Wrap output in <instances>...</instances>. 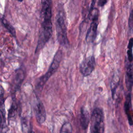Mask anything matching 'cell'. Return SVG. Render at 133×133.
Here are the masks:
<instances>
[{
	"mask_svg": "<svg viewBox=\"0 0 133 133\" xmlns=\"http://www.w3.org/2000/svg\"><path fill=\"white\" fill-rule=\"evenodd\" d=\"M62 57V52L61 50H58L54 57L52 63H51L48 71L45 74H44L40 78L39 81L37 84V86L36 87L38 90H41L42 89L43 86L45 85L49 77H50L51 75L57 71L60 65Z\"/></svg>",
	"mask_w": 133,
	"mask_h": 133,
	"instance_id": "cell-3",
	"label": "cell"
},
{
	"mask_svg": "<svg viewBox=\"0 0 133 133\" xmlns=\"http://www.w3.org/2000/svg\"><path fill=\"white\" fill-rule=\"evenodd\" d=\"M96 66V61L94 56L85 58L80 65V71L84 76L89 75Z\"/></svg>",
	"mask_w": 133,
	"mask_h": 133,
	"instance_id": "cell-5",
	"label": "cell"
},
{
	"mask_svg": "<svg viewBox=\"0 0 133 133\" xmlns=\"http://www.w3.org/2000/svg\"><path fill=\"white\" fill-rule=\"evenodd\" d=\"M24 75L23 72L21 70H18L17 71L15 78V87H18L21 84L22 81L23 80Z\"/></svg>",
	"mask_w": 133,
	"mask_h": 133,
	"instance_id": "cell-12",
	"label": "cell"
},
{
	"mask_svg": "<svg viewBox=\"0 0 133 133\" xmlns=\"http://www.w3.org/2000/svg\"><path fill=\"white\" fill-rule=\"evenodd\" d=\"M107 1L108 0H98V5L100 7H103L107 4Z\"/></svg>",
	"mask_w": 133,
	"mask_h": 133,
	"instance_id": "cell-19",
	"label": "cell"
},
{
	"mask_svg": "<svg viewBox=\"0 0 133 133\" xmlns=\"http://www.w3.org/2000/svg\"><path fill=\"white\" fill-rule=\"evenodd\" d=\"M56 28L57 39L59 44L63 46H68L69 40L67 35V28L64 13L61 10L59 11L56 17Z\"/></svg>",
	"mask_w": 133,
	"mask_h": 133,
	"instance_id": "cell-1",
	"label": "cell"
},
{
	"mask_svg": "<svg viewBox=\"0 0 133 133\" xmlns=\"http://www.w3.org/2000/svg\"><path fill=\"white\" fill-rule=\"evenodd\" d=\"M89 17H91V22L88 30L86 40L88 43L93 42L96 38L97 28L99 20V11L97 8H94L89 14Z\"/></svg>",
	"mask_w": 133,
	"mask_h": 133,
	"instance_id": "cell-4",
	"label": "cell"
},
{
	"mask_svg": "<svg viewBox=\"0 0 133 133\" xmlns=\"http://www.w3.org/2000/svg\"><path fill=\"white\" fill-rule=\"evenodd\" d=\"M2 23L4 26L9 32V33L14 37L16 36V31L14 28L4 18L2 19Z\"/></svg>",
	"mask_w": 133,
	"mask_h": 133,
	"instance_id": "cell-13",
	"label": "cell"
},
{
	"mask_svg": "<svg viewBox=\"0 0 133 133\" xmlns=\"http://www.w3.org/2000/svg\"><path fill=\"white\" fill-rule=\"evenodd\" d=\"M60 132H72V127L70 123L66 122L62 126Z\"/></svg>",
	"mask_w": 133,
	"mask_h": 133,
	"instance_id": "cell-15",
	"label": "cell"
},
{
	"mask_svg": "<svg viewBox=\"0 0 133 133\" xmlns=\"http://www.w3.org/2000/svg\"><path fill=\"white\" fill-rule=\"evenodd\" d=\"M4 94V89L3 88V87L1 85H0V97L3 96Z\"/></svg>",
	"mask_w": 133,
	"mask_h": 133,
	"instance_id": "cell-21",
	"label": "cell"
},
{
	"mask_svg": "<svg viewBox=\"0 0 133 133\" xmlns=\"http://www.w3.org/2000/svg\"><path fill=\"white\" fill-rule=\"evenodd\" d=\"M0 113L2 115L3 118L5 119V110L4 105V100L3 96L0 97Z\"/></svg>",
	"mask_w": 133,
	"mask_h": 133,
	"instance_id": "cell-16",
	"label": "cell"
},
{
	"mask_svg": "<svg viewBox=\"0 0 133 133\" xmlns=\"http://www.w3.org/2000/svg\"><path fill=\"white\" fill-rule=\"evenodd\" d=\"M90 132L93 133H102L104 131V114L101 109L95 108L90 118Z\"/></svg>",
	"mask_w": 133,
	"mask_h": 133,
	"instance_id": "cell-2",
	"label": "cell"
},
{
	"mask_svg": "<svg viewBox=\"0 0 133 133\" xmlns=\"http://www.w3.org/2000/svg\"><path fill=\"white\" fill-rule=\"evenodd\" d=\"M96 0H92L91 3V5H90V7L89 13V14H90L91 12V11L93 10V9L94 8V6H95V4L96 3Z\"/></svg>",
	"mask_w": 133,
	"mask_h": 133,
	"instance_id": "cell-20",
	"label": "cell"
},
{
	"mask_svg": "<svg viewBox=\"0 0 133 133\" xmlns=\"http://www.w3.org/2000/svg\"><path fill=\"white\" fill-rule=\"evenodd\" d=\"M42 21L51 20L52 0H41Z\"/></svg>",
	"mask_w": 133,
	"mask_h": 133,
	"instance_id": "cell-6",
	"label": "cell"
},
{
	"mask_svg": "<svg viewBox=\"0 0 133 133\" xmlns=\"http://www.w3.org/2000/svg\"><path fill=\"white\" fill-rule=\"evenodd\" d=\"M21 127L23 132H30V125L29 121L25 118H22L21 120Z\"/></svg>",
	"mask_w": 133,
	"mask_h": 133,
	"instance_id": "cell-14",
	"label": "cell"
},
{
	"mask_svg": "<svg viewBox=\"0 0 133 133\" xmlns=\"http://www.w3.org/2000/svg\"><path fill=\"white\" fill-rule=\"evenodd\" d=\"M124 109L129 125L130 126L133 125V111L132 109L131 96L130 92H129L126 97V100L124 104Z\"/></svg>",
	"mask_w": 133,
	"mask_h": 133,
	"instance_id": "cell-9",
	"label": "cell"
},
{
	"mask_svg": "<svg viewBox=\"0 0 133 133\" xmlns=\"http://www.w3.org/2000/svg\"><path fill=\"white\" fill-rule=\"evenodd\" d=\"M125 83L127 90L130 92L133 85V62H126Z\"/></svg>",
	"mask_w": 133,
	"mask_h": 133,
	"instance_id": "cell-7",
	"label": "cell"
},
{
	"mask_svg": "<svg viewBox=\"0 0 133 133\" xmlns=\"http://www.w3.org/2000/svg\"><path fill=\"white\" fill-rule=\"evenodd\" d=\"M0 56H1V52H0Z\"/></svg>",
	"mask_w": 133,
	"mask_h": 133,
	"instance_id": "cell-24",
	"label": "cell"
},
{
	"mask_svg": "<svg viewBox=\"0 0 133 133\" xmlns=\"http://www.w3.org/2000/svg\"><path fill=\"white\" fill-rule=\"evenodd\" d=\"M1 127H2V118L0 114V131H1Z\"/></svg>",
	"mask_w": 133,
	"mask_h": 133,
	"instance_id": "cell-22",
	"label": "cell"
},
{
	"mask_svg": "<svg viewBox=\"0 0 133 133\" xmlns=\"http://www.w3.org/2000/svg\"><path fill=\"white\" fill-rule=\"evenodd\" d=\"M128 26L129 30L131 33L133 32V11H131L128 19Z\"/></svg>",
	"mask_w": 133,
	"mask_h": 133,
	"instance_id": "cell-17",
	"label": "cell"
},
{
	"mask_svg": "<svg viewBox=\"0 0 133 133\" xmlns=\"http://www.w3.org/2000/svg\"><path fill=\"white\" fill-rule=\"evenodd\" d=\"M132 11H133V9H132Z\"/></svg>",
	"mask_w": 133,
	"mask_h": 133,
	"instance_id": "cell-25",
	"label": "cell"
},
{
	"mask_svg": "<svg viewBox=\"0 0 133 133\" xmlns=\"http://www.w3.org/2000/svg\"><path fill=\"white\" fill-rule=\"evenodd\" d=\"M81 125L83 129H86L90 122V116L88 111L85 108H82L81 110Z\"/></svg>",
	"mask_w": 133,
	"mask_h": 133,
	"instance_id": "cell-10",
	"label": "cell"
},
{
	"mask_svg": "<svg viewBox=\"0 0 133 133\" xmlns=\"http://www.w3.org/2000/svg\"><path fill=\"white\" fill-rule=\"evenodd\" d=\"M34 109L37 121L39 124H42L45 122L46 117V110L43 103L40 101H38L35 104Z\"/></svg>",
	"mask_w": 133,
	"mask_h": 133,
	"instance_id": "cell-8",
	"label": "cell"
},
{
	"mask_svg": "<svg viewBox=\"0 0 133 133\" xmlns=\"http://www.w3.org/2000/svg\"><path fill=\"white\" fill-rule=\"evenodd\" d=\"M16 114V107L12 105L9 112V117H12Z\"/></svg>",
	"mask_w": 133,
	"mask_h": 133,
	"instance_id": "cell-18",
	"label": "cell"
},
{
	"mask_svg": "<svg viewBox=\"0 0 133 133\" xmlns=\"http://www.w3.org/2000/svg\"><path fill=\"white\" fill-rule=\"evenodd\" d=\"M132 47H133V38H130L128 42V44L127 46V61L130 62H133Z\"/></svg>",
	"mask_w": 133,
	"mask_h": 133,
	"instance_id": "cell-11",
	"label": "cell"
},
{
	"mask_svg": "<svg viewBox=\"0 0 133 133\" xmlns=\"http://www.w3.org/2000/svg\"><path fill=\"white\" fill-rule=\"evenodd\" d=\"M18 1H19V2H22V0H18Z\"/></svg>",
	"mask_w": 133,
	"mask_h": 133,
	"instance_id": "cell-23",
	"label": "cell"
}]
</instances>
